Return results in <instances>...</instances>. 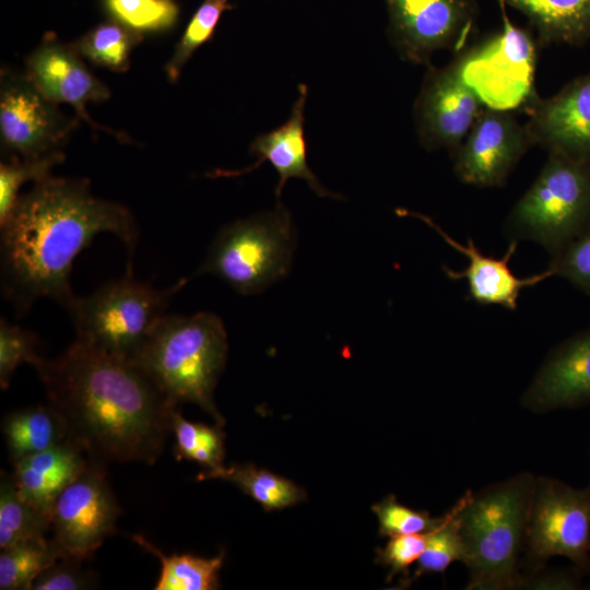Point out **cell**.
<instances>
[{
  "label": "cell",
  "mask_w": 590,
  "mask_h": 590,
  "mask_svg": "<svg viewBox=\"0 0 590 590\" xmlns=\"http://www.w3.org/2000/svg\"><path fill=\"white\" fill-rule=\"evenodd\" d=\"M35 368L68 439L91 460L154 464L160 458L178 409L132 359L74 340Z\"/></svg>",
  "instance_id": "6da1fadb"
},
{
  "label": "cell",
  "mask_w": 590,
  "mask_h": 590,
  "mask_svg": "<svg viewBox=\"0 0 590 590\" xmlns=\"http://www.w3.org/2000/svg\"><path fill=\"white\" fill-rule=\"evenodd\" d=\"M0 227L2 294L19 316L44 297L64 308L71 304L72 263L101 233L122 241L132 273L135 221L126 206L93 196L86 179L49 176L35 182Z\"/></svg>",
  "instance_id": "7a4b0ae2"
},
{
  "label": "cell",
  "mask_w": 590,
  "mask_h": 590,
  "mask_svg": "<svg viewBox=\"0 0 590 590\" xmlns=\"http://www.w3.org/2000/svg\"><path fill=\"white\" fill-rule=\"evenodd\" d=\"M227 334L221 318L208 311L166 314L132 361L170 404L193 403L217 425L225 420L214 390L227 358Z\"/></svg>",
  "instance_id": "3957f363"
},
{
  "label": "cell",
  "mask_w": 590,
  "mask_h": 590,
  "mask_svg": "<svg viewBox=\"0 0 590 590\" xmlns=\"http://www.w3.org/2000/svg\"><path fill=\"white\" fill-rule=\"evenodd\" d=\"M535 477L521 472L477 493L465 492L459 512L462 563L469 590L520 587V554L524 550Z\"/></svg>",
  "instance_id": "277c9868"
},
{
  "label": "cell",
  "mask_w": 590,
  "mask_h": 590,
  "mask_svg": "<svg viewBox=\"0 0 590 590\" xmlns=\"http://www.w3.org/2000/svg\"><path fill=\"white\" fill-rule=\"evenodd\" d=\"M590 227V160L548 153L505 221L509 240H530L551 256Z\"/></svg>",
  "instance_id": "5b68a950"
},
{
  "label": "cell",
  "mask_w": 590,
  "mask_h": 590,
  "mask_svg": "<svg viewBox=\"0 0 590 590\" xmlns=\"http://www.w3.org/2000/svg\"><path fill=\"white\" fill-rule=\"evenodd\" d=\"M187 280L160 290L132 274L108 282L66 308L75 340L116 356L132 359L166 315L172 297Z\"/></svg>",
  "instance_id": "8992f818"
},
{
  "label": "cell",
  "mask_w": 590,
  "mask_h": 590,
  "mask_svg": "<svg viewBox=\"0 0 590 590\" xmlns=\"http://www.w3.org/2000/svg\"><path fill=\"white\" fill-rule=\"evenodd\" d=\"M295 234L288 211L279 204L224 226L197 274H213L241 295H253L291 270Z\"/></svg>",
  "instance_id": "52a82bcc"
},
{
  "label": "cell",
  "mask_w": 590,
  "mask_h": 590,
  "mask_svg": "<svg viewBox=\"0 0 590 590\" xmlns=\"http://www.w3.org/2000/svg\"><path fill=\"white\" fill-rule=\"evenodd\" d=\"M523 552L520 569L524 565L528 574L553 556L567 557L582 575L590 571V484L574 488L535 477Z\"/></svg>",
  "instance_id": "ba28073f"
},
{
  "label": "cell",
  "mask_w": 590,
  "mask_h": 590,
  "mask_svg": "<svg viewBox=\"0 0 590 590\" xmlns=\"http://www.w3.org/2000/svg\"><path fill=\"white\" fill-rule=\"evenodd\" d=\"M502 9L500 31L461 51L462 75L484 107L524 110L539 96L534 87L536 38L515 25Z\"/></svg>",
  "instance_id": "9c48e42d"
},
{
  "label": "cell",
  "mask_w": 590,
  "mask_h": 590,
  "mask_svg": "<svg viewBox=\"0 0 590 590\" xmlns=\"http://www.w3.org/2000/svg\"><path fill=\"white\" fill-rule=\"evenodd\" d=\"M119 515L106 465L90 459L54 503L49 539L61 559L84 560L115 533Z\"/></svg>",
  "instance_id": "30bf717a"
},
{
  "label": "cell",
  "mask_w": 590,
  "mask_h": 590,
  "mask_svg": "<svg viewBox=\"0 0 590 590\" xmlns=\"http://www.w3.org/2000/svg\"><path fill=\"white\" fill-rule=\"evenodd\" d=\"M389 35L399 56L430 66L433 55L465 49L479 17L476 0H385Z\"/></svg>",
  "instance_id": "8fae6325"
},
{
  "label": "cell",
  "mask_w": 590,
  "mask_h": 590,
  "mask_svg": "<svg viewBox=\"0 0 590 590\" xmlns=\"http://www.w3.org/2000/svg\"><path fill=\"white\" fill-rule=\"evenodd\" d=\"M484 105L462 75L461 52L448 64L428 66L414 104L420 143L428 151L452 153L464 140Z\"/></svg>",
  "instance_id": "7c38bea8"
},
{
  "label": "cell",
  "mask_w": 590,
  "mask_h": 590,
  "mask_svg": "<svg viewBox=\"0 0 590 590\" xmlns=\"http://www.w3.org/2000/svg\"><path fill=\"white\" fill-rule=\"evenodd\" d=\"M75 126L26 75L1 72L0 133L14 156L31 158L60 151Z\"/></svg>",
  "instance_id": "4fadbf2b"
},
{
  "label": "cell",
  "mask_w": 590,
  "mask_h": 590,
  "mask_svg": "<svg viewBox=\"0 0 590 590\" xmlns=\"http://www.w3.org/2000/svg\"><path fill=\"white\" fill-rule=\"evenodd\" d=\"M512 113L483 108L464 140L451 153L453 170L461 182L500 187L534 146L526 123H520Z\"/></svg>",
  "instance_id": "5bb4252c"
},
{
  "label": "cell",
  "mask_w": 590,
  "mask_h": 590,
  "mask_svg": "<svg viewBox=\"0 0 590 590\" xmlns=\"http://www.w3.org/2000/svg\"><path fill=\"white\" fill-rule=\"evenodd\" d=\"M524 113L534 145L548 153L590 160V71L569 81L556 94L538 97Z\"/></svg>",
  "instance_id": "9a60e30c"
},
{
  "label": "cell",
  "mask_w": 590,
  "mask_h": 590,
  "mask_svg": "<svg viewBox=\"0 0 590 590\" xmlns=\"http://www.w3.org/2000/svg\"><path fill=\"white\" fill-rule=\"evenodd\" d=\"M26 68L25 75L47 99L71 105L92 128L111 132L96 125L86 111L87 103L105 101L110 93L90 72L74 45L49 33L28 57Z\"/></svg>",
  "instance_id": "2e32d148"
},
{
  "label": "cell",
  "mask_w": 590,
  "mask_h": 590,
  "mask_svg": "<svg viewBox=\"0 0 590 590\" xmlns=\"http://www.w3.org/2000/svg\"><path fill=\"white\" fill-rule=\"evenodd\" d=\"M397 214L400 216L411 215L422 220L446 244L467 257L469 264L463 271H455L447 266H442V271L451 280H467L470 299L480 305H497L515 310L522 290L553 276L548 268L529 276H517L509 267V261L517 250L518 241L516 240L510 241L502 258H494L483 255L471 237L468 238L465 245L459 243L424 214L404 209L397 210Z\"/></svg>",
  "instance_id": "e0dca14e"
},
{
  "label": "cell",
  "mask_w": 590,
  "mask_h": 590,
  "mask_svg": "<svg viewBox=\"0 0 590 590\" xmlns=\"http://www.w3.org/2000/svg\"><path fill=\"white\" fill-rule=\"evenodd\" d=\"M521 402L539 413L590 404V327L551 351Z\"/></svg>",
  "instance_id": "ac0fdd59"
},
{
  "label": "cell",
  "mask_w": 590,
  "mask_h": 590,
  "mask_svg": "<svg viewBox=\"0 0 590 590\" xmlns=\"http://www.w3.org/2000/svg\"><path fill=\"white\" fill-rule=\"evenodd\" d=\"M307 98V86L298 85V97L285 123L279 128L258 135L250 144V153L258 160L250 166L237 170L215 169L208 174L210 178L237 177L250 173L262 163L269 162L279 174L275 196L280 200L282 189L290 178L305 180L319 197L339 198V194L327 190L318 180L307 163V146L304 133V111Z\"/></svg>",
  "instance_id": "d6986e66"
},
{
  "label": "cell",
  "mask_w": 590,
  "mask_h": 590,
  "mask_svg": "<svg viewBox=\"0 0 590 590\" xmlns=\"http://www.w3.org/2000/svg\"><path fill=\"white\" fill-rule=\"evenodd\" d=\"M88 462L86 453L66 439L13 462L12 477L21 497L50 517L57 497Z\"/></svg>",
  "instance_id": "ffe728a7"
},
{
  "label": "cell",
  "mask_w": 590,
  "mask_h": 590,
  "mask_svg": "<svg viewBox=\"0 0 590 590\" xmlns=\"http://www.w3.org/2000/svg\"><path fill=\"white\" fill-rule=\"evenodd\" d=\"M521 12L541 47L590 40V0H496Z\"/></svg>",
  "instance_id": "44dd1931"
},
{
  "label": "cell",
  "mask_w": 590,
  "mask_h": 590,
  "mask_svg": "<svg viewBox=\"0 0 590 590\" xmlns=\"http://www.w3.org/2000/svg\"><path fill=\"white\" fill-rule=\"evenodd\" d=\"M1 430L12 462L68 439L61 414L51 405H34L7 414Z\"/></svg>",
  "instance_id": "7402d4cb"
},
{
  "label": "cell",
  "mask_w": 590,
  "mask_h": 590,
  "mask_svg": "<svg viewBox=\"0 0 590 590\" xmlns=\"http://www.w3.org/2000/svg\"><path fill=\"white\" fill-rule=\"evenodd\" d=\"M199 481L220 479L231 482L259 503L267 511L294 506L307 498L306 492L292 481L253 464H232L215 470H204Z\"/></svg>",
  "instance_id": "603a6c76"
},
{
  "label": "cell",
  "mask_w": 590,
  "mask_h": 590,
  "mask_svg": "<svg viewBox=\"0 0 590 590\" xmlns=\"http://www.w3.org/2000/svg\"><path fill=\"white\" fill-rule=\"evenodd\" d=\"M132 540L161 562V573L154 587L155 590H214L219 588V573L224 563V551L211 558L192 554L167 556L143 535L133 534Z\"/></svg>",
  "instance_id": "cb8c5ba5"
},
{
  "label": "cell",
  "mask_w": 590,
  "mask_h": 590,
  "mask_svg": "<svg viewBox=\"0 0 590 590\" xmlns=\"http://www.w3.org/2000/svg\"><path fill=\"white\" fill-rule=\"evenodd\" d=\"M50 517L19 494L12 474L1 472L0 548L15 543L49 538Z\"/></svg>",
  "instance_id": "d4e9b609"
},
{
  "label": "cell",
  "mask_w": 590,
  "mask_h": 590,
  "mask_svg": "<svg viewBox=\"0 0 590 590\" xmlns=\"http://www.w3.org/2000/svg\"><path fill=\"white\" fill-rule=\"evenodd\" d=\"M0 589L31 590L35 579L61 556L49 538L0 548Z\"/></svg>",
  "instance_id": "484cf974"
},
{
  "label": "cell",
  "mask_w": 590,
  "mask_h": 590,
  "mask_svg": "<svg viewBox=\"0 0 590 590\" xmlns=\"http://www.w3.org/2000/svg\"><path fill=\"white\" fill-rule=\"evenodd\" d=\"M141 40V33L117 22L96 26L73 45L81 56L95 66L125 72L130 64L132 48Z\"/></svg>",
  "instance_id": "4316f807"
},
{
  "label": "cell",
  "mask_w": 590,
  "mask_h": 590,
  "mask_svg": "<svg viewBox=\"0 0 590 590\" xmlns=\"http://www.w3.org/2000/svg\"><path fill=\"white\" fill-rule=\"evenodd\" d=\"M172 433L177 460L194 461L205 470H215L224 465L225 434L221 425L210 426L189 422L176 410L172 417Z\"/></svg>",
  "instance_id": "83f0119b"
},
{
  "label": "cell",
  "mask_w": 590,
  "mask_h": 590,
  "mask_svg": "<svg viewBox=\"0 0 590 590\" xmlns=\"http://www.w3.org/2000/svg\"><path fill=\"white\" fill-rule=\"evenodd\" d=\"M462 504L463 497L442 516L440 523L428 532L427 544L417 560L412 579L425 574L445 573L453 562H462L463 544L459 517Z\"/></svg>",
  "instance_id": "f1b7e54d"
},
{
  "label": "cell",
  "mask_w": 590,
  "mask_h": 590,
  "mask_svg": "<svg viewBox=\"0 0 590 590\" xmlns=\"http://www.w3.org/2000/svg\"><path fill=\"white\" fill-rule=\"evenodd\" d=\"M64 161L61 151L48 153L39 157L24 158L12 156L0 164V226L12 214L21 194L22 186L40 181L50 175L51 169Z\"/></svg>",
  "instance_id": "f546056e"
},
{
  "label": "cell",
  "mask_w": 590,
  "mask_h": 590,
  "mask_svg": "<svg viewBox=\"0 0 590 590\" xmlns=\"http://www.w3.org/2000/svg\"><path fill=\"white\" fill-rule=\"evenodd\" d=\"M229 1L203 0L192 15L175 47L174 54L165 66L169 81L176 82L193 52L212 38L222 14L224 11L232 9Z\"/></svg>",
  "instance_id": "4dcf8cb0"
},
{
  "label": "cell",
  "mask_w": 590,
  "mask_h": 590,
  "mask_svg": "<svg viewBox=\"0 0 590 590\" xmlns=\"http://www.w3.org/2000/svg\"><path fill=\"white\" fill-rule=\"evenodd\" d=\"M109 14L138 32H157L176 23L179 9L174 0H104Z\"/></svg>",
  "instance_id": "1f68e13d"
},
{
  "label": "cell",
  "mask_w": 590,
  "mask_h": 590,
  "mask_svg": "<svg viewBox=\"0 0 590 590\" xmlns=\"http://www.w3.org/2000/svg\"><path fill=\"white\" fill-rule=\"evenodd\" d=\"M39 340L31 330L0 320V386L5 390L19 366L42 361Z\"/></svg>",
  "instance_id": "d6a6232c"
},
{
  "label": "cell",
  "mask_w": 590,
  "mask_h": 590,
  "mask_svg": "<svg viewBox=\"0 0 590 590\" xmlns=\"http://www.w3.org/2000/svg\"><path fill=\"white\" fill-rule=\"evenodd\" d=\"M379 523L381 536L425 533L436 528L441 517L433 518L427 511H417L400 504L393 494L371 506Z\"/></svg>",
  "instance_id": "836d02e7"
},
{
  "label": "cell",
  "mask_w": 590,
  "mask_h": 590,
  "mask_svg": "<svg viewBox=\"0 0 590 590\" xmlns=\"http://www.w3.org/2000/svg\"><path fill=\"white\" fill-rule=\"evenodd\" d=\"M575 287L590 295V227L551 256L547 267Z\"/></svg>",
  "instance_id": "e575fe53"
},
{
  "label": "cell",
  "mask_w": 590,
  "mask_h": 590,
  "mask_svg": "<svg viewBox=\"0 0 590 590\" xmlns=\"http://www.w3.org/2000/svg\"><path fill=\"white\" fill-rule=\"evenodd\" d=\"M428 532L391 536L384 547L377 548L376 562L389 569L388 581L398 574L408 575L409 567L425 550Z\"/></svg>",
  "instance_id": "d590c367"
},
{
  "label": "cell",
  "mask_w": 590,
  "mask_h": 590,
  "mask_svg": "<svg viewBox=\"0 0 590 590\" xmlns=\"http://www.w3.org/2000/svg\"><path fill=\"white\" fill-rule=\"evenodd\" d=\"M82 562L74 558L57 560L35 579L32 590H84L94 588L97 578L92 570L84 569Z\"/></svg>",
  "instance_id": "8d00e7d4"
},
{
  "label": "cell",
  "mask_w": 590,
  "mask_h": 590,
  "mask_svg": "<svg viewBox=\"0 0 590 590\" xmlns=\"http://www.w3.org/2000/svg\"><path fill=\"white\" fill-rule=\"evenodd\" d=\"M544 568L521 577V587L538 589H578L580 588V578L582 574L574 566L571 570H551L544 571Z\"/></svg>",
  "instance_id": "74e56055"
}]
</instances>
